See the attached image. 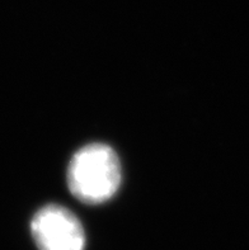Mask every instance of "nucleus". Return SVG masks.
I'll use <instances>...</instances> for the list:
<instances>
[{
    "instance_id": "f257e3e1",
    "label": "nucleus",
    "mask_w": 249,
    "mask_h": 250,
    "mask_svg": "<svg viewBox=\"0 0 249 250\" xmlns=\"http://www.w3.org/2000/svg\"><path fill=\"white\" fill-rule=\"evenodd\" d=\"M121 165L112 147L91 144L74 154L68 168L70 192L84 203L106 202L120 187Z\"/></svg>"
},
{
    "instance_id": "f03ea898",
    "label": "nucleus",
    "mask_w": 249,
    "mask_h": 250,
    "mask_svg": "<svg viewBox=\"0 0 249 250\" xmlns=\"http://www.w3.org/2000/svg\"><path fill=\"white\" fill-rule=\"evenodd\" d=\"M31 231L38 250H84L85 234L79 219L59 205L37 211Z\"/></svg>"
}]
</instances>
